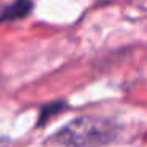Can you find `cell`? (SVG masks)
I'll list each match as a JSON object with an SVG mask.
<instances>
[{
  "label": "cell",
  "mask_w": 147,
  "mask_h": 147,
  "mask_svg": "<svg viewBox=\"0 0 147 147\" xmlns=\"http://www.w3.org/2000/svg\"><path fill=\"white\" fill-rule=\"evenodd\" d=\"M117 139V125L96 115H81L67 123L52 136L63 147H101Z\"/></svg>",
  "instance_id": "1"
},
{
  "label": "cell",
  "mask_w": 147,
  "mask_h": 147,
  "mask_svg": "<svg viewBox=\"0 0 147 147\" xmlns=\"http://www.w3.org/2000/svg\"><path fill=\"white\" fill-rule=\"evenodd\" d=\"M33 10L32 0H14L0 11V22H13L27 18Z\"/></svg>",
  "instance_id": "2"
},
{
  "label": "cell",
  "mask_w": 147,
  "mask_h": 147,
  "mask_svg": "<svg viewBox=\"0 0 147 147\" xmlns=\"http://www.w3.org/2000/svg\"><path fill=\"white\" fill-rule=\"evenodd\" d=\"M146 2H147V0H142V5H144V3H146Z\"/></svg>",
  "instance_id": "4"
},
{
  "label": "cell",
  "mask_w": 147,
  "mask_h": 147,
  "mask_svg": "<svg viewBox=\"0 0 147 147\" xmlns=\"http://www.w3.org/2000/svg\"><path fill=\"white\" fill-rule=\"evenodd\" d=\"M65 108H67V103H65L63 100H57V101H51V103H48V105H45L41 108V111H40L36 125H38V127L45 125L46 122H49L54 115H57L59 112H62Z\"/></svg>",
  "instance_id": "3"
}]
</instances>
